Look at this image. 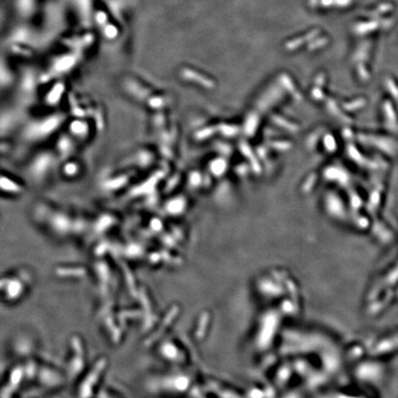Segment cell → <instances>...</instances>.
Here are the masks:
<instances>
[{
	"mask_svg": "<svg viewBox=\"0 0 398 398\" xmlns=\"http://www.w3.org/2000/svg\"><path fill=\"white\" fill-rule=\"evenodd\" d=\"M13 150V142L7 138H0V160L7 157Z\"/></svg>",
	"mask_w": 398,
	"mask_h": 398,
	"instance_id": "7",
	"label": "cell"
},
{
	"mask_svg": "<svg viewBox=\"0 0 398 398\" xmlns=\"http://www.w3.org/2000/svg\"><path fill=\"white\" fill-rule=\"evenodd\" d=\"M64 93H63V87H55L53 90H49L46 95L44 96V102L45 105L51 107V108H56L58 104H60L62 100L64 99Z\"/></svg>",
	"mask_w": 398,
	"mask_h": 398,
	"instance_id": "6",
	"label": "cell"
},
{
	"mask_svg": "<svg viewBox=\"0 0 398 398\" xmlns=\"http://www.w3.org/2000/svg\"><path fill=\"white\" fill-rule=\"evenodd\" d=\"M67 123V113L54 112L43 116L32 118L23 125V137L25 141L40 143L57 134Z\"/></svg>",
	"mask_w": 398,
	"mask_h": 398,
	"instance_id": "1",
	"label": "cell"
},
{
	"mask_svg": "<svg viewBox=\"0 0 398 398\" xmlns=\"http://www.w3.org/2000/svg\"><path fill=\"white\" fill-rule=\"evenodd\" d=\"M27 190L26 182L16 174L0 168V195L9 197H20Z\"/></svg>",
	"mask_w": 398,
	"mask_h": 398,
	"instance_id": "3",
	"label": "cell"
},
{
	"mask_svg": "<svg viewBox=\"0 0 398 398\" xmlns=\"http://www.w3.org/2000/svg\"><path fill=\"white\" fill-rule=\"evenodd\" d=\"M90 123H94L86 118L75 117L66 125L68 126V134L78 143H83L90 141L93 131L98 128L95 125H90Z\"/></svg>",
	"mask_w": 398,
	"mask_h": 398,
	"instance_id": "4",
	"label": "cell"
},
{
	"mask_svg": "<svg viewBox=\"0 0 398 398\" xmlns=\"http://www.w3.org/2000/svg\"><path fill=\"white\" fill-rule=\"evenodd\" d=\"M59 157L56 152H41L29 162L27 173L36 184L45 183L57 168Z\"/></svg>",
	"mask_w": 398,
	"mask_h": 398,
	"instance_id": "2",
	"label": "cell"
},
{
	"mask_svg": "<svg viewBox=\"0 0 398 398\" xmlns=\"http://www.w3.org/2000/svg\"><path fill=\"white\" fill-rule=\"evenodd\" d=\"M60 169V173L65 178L68 179H75L79 177L80 174H82V164L78 161L76 158L71 157L66 159L63 162L61 167L58 166V170Z\"/></svg>",
	"mask_w": 398,
	"mask_h": 398,
	"instance_id": "5",
	"label": "cell"
}]
</instances>
